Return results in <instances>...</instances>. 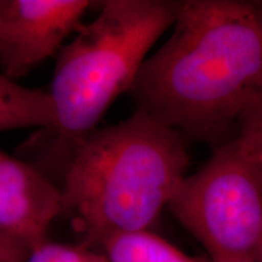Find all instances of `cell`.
<instances>
[{
    "instance_id": "6da1fadb",
    "label": "cell",
    "mask_w": 262,
    "mask_h": 262,
    "mask_svg": "<svg viewBox=\"0 0 262 262\" xmlns=\"http://www.w3.org/2000/svg\"><path fill=\"white\" fill-rule=\"evenodd\" d=\"M172 28L129 93L136 110L217 147L262 98V2H176Z\"/></svg>"
},
{
    "instance_id": "30bf717a",
    "label": "cell",
    "mask_w": 262,
    "mask_h": 262,
    "mask_svg": "<svg viewBox=\"0 0 262 262\" xmlns=\"http://www.w3.org/2000/svg\"><path fill=\"white\" fill-rule=\"evenodd\" d=\"M22 262H108L103 254L86 245L51 243L48 239L33 247Z\"/></svg>"
},
{
    "instance_id": "8fae6325",
    "label": "cell",
    "mask_w": 262,
    "mask_h": 262,
    "mask_svg": "<svg viewBox=\"0 0 262 262\" xmlns=\"http://www.w3.org/2000/svg\"><path fill=\"white\" fill-rule=\"evenodd\" d=\"M31 247L21 239L0 233V262H22Z\"/></svg>"
},
{
    "instance_id": "ba28073f",
    "label": "cell",
    "mask_w": 262,
    "mask_h": 262,
    "mask_svg": "<svg viewBox=\"0 0 262 262\" xmlns=\"http://www.w3.org/2000/svg\"><path fill=\"white\" fill-rule=\"evenodd\" d=\"M100 247L108 262H201L150 231L112 235Z\"/></svg>"
},
{
    "instance_id": "5b68a950",
    "label": "cell",
    "mask_w": 262,
    "mask_h": 262,
    "mask_svg": "<svg viewBox=\"0 0 262 262\" xmlns=\"http://www.w3.org/2000/svg\"><path fill=\"white\" fill-rule=\"evenodd\" d=\"M94 4L89 0H0V73L16 81L60 52Z\"/></svg>"
},
{
    "instance_id": "277c9868",
    "label": "cell",
    "mask_w": 262,
    "mask_h": 262,
    "mask_svg": "<svg viewBox=\"0 0 262 262\" xmlns=\"http://www.w3.org/2000/svg\"><path fill=\"white\" fill-rule=\"evenodd\" d=\"M169 210L212 262H257L262 247V185L233 137L182 180Z\"/></svg>"
},
{
    "instance_id": "52a82bcc",
    "label": "cell",
    "mask_w": 262,
    "mask_h": 262,
    "mask_svg": "<svg viewBox=\"0 0 262 262\" xmlns=\"http://www.w3.org/2000/svg\"><path fill=\"white\" fill-rule=\"evenodd\" d=\"M56 126V110L49 91L22 86L0 73V133Z\"/></svg>"
},
{
    "instance_id": "3957f363",
    "label": "cell",
    "mask_w": 262,
    "mask_h": 262,
    "mask_svg": "<svg viewBox=\"0 0 262 262\" xmlns=\"http://www.w3.org/2000/svg\"><path fill=\"white\" fill-rule=\"evenodd\" d=\"M58 52L49 91L56 131L74 139L96 129L114 100L129 93L148 52L176 17V2L107 0Z\"/></svg>"
},
{
    "instance_id": "7c38bea8",
    "label": "cell",
    "mask_w": 262,
    "mask_h": 262,
    "mask_svg": "<svg viewBox=\"0 0 262 262\" xmlns=\"http://www.w3.org/2000/svg\"><path fill=\"white\" fill-rule=\"evenodd\" d=\"M257 262H262V247H261L260 254H258V258H257Z\"/></svg>"
},
{
    "instance_id": "9c48e42d",
    "label": "cell",
    "mask_w": 262,
    "mask_h": 262,
    "mask_svg": "<svg viewBox=\"0 0 262 262\" xmlns=\"http://www.w3.org/2000/svg\"><path fill=\"white\" fill-rule=\"evenodd\" d=\"M233 140L262 185V98L239 120Z\"/></svg>"
},
{
    "instance_id": "8992f818",
    "label": "cell",
    "mask_w": 262,
    "mask_h": 262,
    "mask_svg": "<svg viewBox=\"0 0 262 262\" xmlns=\"http://www.w3.org/2000/svg\"><path fill=\"white\" fill-rule=\"evenodd\" d=\"M61 214L57 186L0 149V233L21 239L32 249L47 241L51 222Z\"/></svg>"
},
{
    "instance_id": "7a4b0ae2",
    "label": "cell",
    "mask_w": 262,
    "mask_h": 262,
    "mask_svg": "<svg viewBox=\"0 0 262 262\" xmlns=\"http://www.w3.org/2000/svg\"><path fill=\"white\" fill-rule=\"evenodd\" d=\"M67 141L62 212L89 248L116 234L150 231L187 176L185 136L140 110Z\"/></svg>"
}]
</instances>
